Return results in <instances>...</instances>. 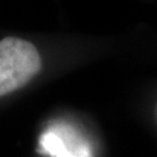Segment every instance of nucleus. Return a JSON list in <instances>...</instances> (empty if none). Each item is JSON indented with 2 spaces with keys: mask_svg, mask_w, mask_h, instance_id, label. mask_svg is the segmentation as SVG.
<instances>
[{
  "mask_svg": "<svg viewBox=\"0 0 157 157\" xmlns=\"http://www.w3.org/2000/svg\"><path fill=\"white\" fill-rule=\"evenodd\" d=\"M156 117H157V106H156Z\"/></svg>",
  "mask_w": 157,
  "mask_h": 157,
  "instance_id": "obj_3",
  "label": "nucleus"
},
{
  "mask_svg": "<svg viewBox=\"0 0 157 157\" xmlns=\"http://www.w3.org/2000/svg\"><path fill=\"white\" fill-rule=\"evenodd\" d=\"M43 153L51 157H92V149L78 132L67 124H56L39 137Z\"/></svg>",
  "mask_w": 157,
  "mask_h": 157,
  "instance_id": "obj_2",
  "label": "nucleus"
},
{
  "mask_svg": "<svg viewBox=\"0 0 157 157\" xmlns=\"http://www.w3.org/2000/svg\"><path fill=\"white\" fill-rule=\"evenodd\" d=\"M41 70L37 48L14 37L0 41V97L20 89Z\"/></svg>",
  "mask_w": 157,
  "mask_h": 157,
  "instance_id": "obj_1",
  "label": "nucleus"
}]
</instances>
